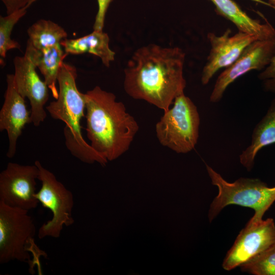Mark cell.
<instances>
[{
	"label": "cell",
	"instance_id": "6da1fadb",
	"mask_svg": "<svg viewBox=\"0 0 275 275\" xmlns=\"http://www.w3.org/2000/svg\"><path fill=\"white\" fill-rule=\"evenodd\" d=\"M185 58L178 47L151 43L139 48L124 69L125 92L133 99L168 111L175 99L184 93Z\"/></svg>",
	"mask_w": 275,
	"mask_h": 275
},
{
	"label": "cell",
	"instance_id": "7a4b0ae2",
	"mask_svg": "<svg viewBox=\"0 0 275 275\" xmlns=\"http://www.w3.org/2000/svg\"><path fill=\"white\" fill-rule=\"evenodd\" d=\"M86 131L92 148L107 161L129 148L139 129L134 118L113 93L96 86L85 93Z\"/></svg>",
	"mask_w": 275,
	"mask_h": 275
},
{
	"label": "cell",
	"instance_id": "3957f363",
	"mask_svg": "<svg viewBox=\"0 0 275 275\" xmlns=\"http://www.w3.org/2000/svg\"><path fill=\"white\" fill-rule=\"evenodd\" d=\"M76 68L63 62L58 76V96L46 106L50 116L65 123L63 130L67 148L72 155L83 162H97L105 166L108 161L96 152L84 139L80 121L85 116V94L77 89Z\"/></svg>",
	"mask_w": 275,
	"mask_h": 275
},
{
	"label": "cell",
	"instance_id": "277c9868",
	"mask_svg": "<svg viewBox=\"0 0 275 275\" xmlns=\"http://www.w3.org/2000/svg\"><path fill=\"white\" fill-rule=\"evenodd\" d=\"M206 167L212 184L218 189L208 211L210 222L230 205L254 209V214L249 222H257L263 219V216L275 201V186L268 187L266 183L256 178H240L233 182H229L211 167L207 164Z\"/></svg>",
	"mask_w": 275,
	"mask_h": 275
},
{
	"label": "cell",
	"instance_id": "5b68a950",
	"mask_svg": "<svg viewBox=\"0 0 275 275\" xmlns=\"http://www.w3.org/2000/svg\"><path fill=\"white\" fill-rule=\"evenodd\" d=\"M200 123L196 106L182 93L175 99L172 107L163 112L155 125L156 135L162 146L177 153H186L197 144Z\"/></svg>",
	"mask_w": 275,
	"mask_h": 275
},
{
	"label": "cell",
	"instance_id": "8992f818",
	"mask_svg": "<svg viewBox=\"0 0 275 275\" xmlns=\"http://www.w3.org/2000/svg\"><path fill=\"white\" fill-rule=\"evenodd\" d=\"M35 164L39 169L38 179L41 182V187L35 196L42 206L52 213L51 219L40 227L38 236L40 239L46 237L57 238L60 236L64 226L68 227L74 223L72 215L73 196L39 160L35 161Z\"/></svg>",
	"mask_w": 275,
	"mask_h": 275
},
{
	"label": "cell",
	"instance_id": "52a82bcc",
	"mask_svg": "<svg viewBox=\"0 0 275 275\" xmlns=\"http://www.w3.org/2000/svg\"><path fill=\"white\" fill-rule=\"evenodd\" d=\"M36 227L29 211L0 201V263L16 260L30 262L26 246L32 243Z\"/></svg>",
	"mask_w": 275,
	"mask_h": 275
},
{
	"label": "cell",
	"instance_id": "ba28073f",
	"mask_svg": "<svg viewBox=\"0 0 275 275\" xmlns=\"http://www.w3.org/2000/svg\"><path fill=\"white\" fill-rule=\"evenodd\" d=\"M37 166L9 162L0 173V201L26 210L36 208L40 203L36 198Z\"/></svg>",
	"mask_w": 275,
	"mask_h": 275
},
{
	"label": "cell",
	"instance_id": "9c48e42d",
	"mask_svg": "<svg viewBox=\"0 0 275 275\" xmlns=\"http://www.w3.org/2000/svg\"><path fill=\"white\" fill-rule=\"evenodd\" d=\"M275 244V223L272 218L248 222L227 252L222 263L227 271L243 263Z\"/></svg>",
	"mask_w": 275,
	"mask_h": 275
},
{
	"label": "cell",
	"instance_id": "30bf717a",
	"mask_svg": "<svg viewBox=\"0 0 275 275\" xmlns=\"http://www.w3.org/2000/svg\"><path fill=\"white\" fill-rule=\"evenodd\" d=\"M274 53L275 38L257 40L248 45L217 77L210 96V102L219 101L228 87L238 77L251 70L265 68Z\"/></svg>",
	"mask_w": 275,
	"mask_h": 275
},
{
	"label": "cell",
	"instance_id": "8fae6325",
	"mask_svg": "<svg viewBox=\"0 0 275 275\" xmlns=\"http://www.w3.org/2000/svg\"><path fill=\"white\" fill-rule=\"evenodd\" d=\"M232 31L227 29L221 36L210 32L207 38L210 44V50L203 67L201 82L208 84L215 73L219 69L226 68L233 63L244 48L259 38L253 35L238 31L230 36Z\"/></svg>",
	"mask_w": 275,
	"mask_h": 275
},
{
	"label": "cell",
	"instance_id": "7c38bea8",
	"mask_svg": "<svg viewBox=\"0 0 275 275\" xmlns=\"http://www.w3.org/2000/svg\"><path fill=\"white\" fill-rule=\"evenodd\" d=\"M14 82L19 94L31 105V123L38 126L46 117L44 105L49 98V88L38 75L36 66L26 56L13 60Z\"/></svg>",
	"mask_w": 275,
	"mask_h": 275
},
{
	"label": "cell",
	"instance_id": "4fadbf2b",
	"mask_svg": "<svg viewBox=\"0 0 275 275\" xmlns=\"http://www.w3.org/2000/svg\"><path fill=\"white\" fill-rule=\"evenodd\" d=\"M6 82L5 100L0 111V131L6 130L7 132L9 148L7 156L11 158L16 153L17 140L25 125L31 123V119L25 98L16 88L14 74H7Z\"/></svg>",
	"mask_w": 275,
	"mask_h": 275
},
{
	"label": "cell",
	"instance_id": "5bb4252c",
	"mask_svg": "<svg viewBox=\"0 0 275 275\" xmlns=\"http://www.w3.org/2000/svg\"><path fill=\"white\" fill-rule=\"evenodd\" d=\"M62 48L61 44H58L39 49L27 41L24 53L39 69L55 99L59 93L56 85L59 71L64 59L68 55Z\"/></svg>",
	"mask_w": 275,
	"mask_h": 275
},
{
	"label": "cell",
	"instance_id": "9a60e30c",
	"mask_svg": "<svg viewBox=\"0 0 275 275\" xmlns=\"http://www.w3.org/2000/svg\"><path fill=\"white\" fill-rule=\"evenodd\" d=\"M217 14L231 21L238 31L257 36L260 40L275 38V30L268 22L262 23L249 16L233 0H208Z\"/></svg>",
	"mask_w": 275,
	"mask_h": 275
},
{
	"label": "cell",
	"instance_id": "2e32d148",
	"mask_svg": "<svg viewBox=\"0 0 275 275\" xmlns=\"http://www.w3.org/2000/svg\"><path fill=\"white\" fill-rule=\"evenodd\" d=\"M109 38L103 31H93L85 36L76 39H65L61 45L67 54H80L89 53L99 57L102 64L109 67L115 60V52L109 45Z\"/></svg>",
	"mask_w": 275,
	"mask_h": 275
},
{
	"label": "cell",
	"instance_id": "e0dca14e",
	"mask_svg": "<svg viewBox=\"0 0 275 275\" xmlns=\"http://www.w3.org/2000/svg\"><path fill=\"white\" fill-rule=\"evenodd\" d=\"M275 143V98L264 117L253 131L250 145L239 156L241 164L250 171L255 157L262 148Z\"/></svg>",
	"mask_w": 275,
	"mask_h": 275
},
{
	"label": "cell",
	"instance_id": "ac0fdd59",
	"mask_svg": "<svg viewBox=\"0 0 275 275\" xmlns=\"http://www.w3.org/2000/svg\"><path fill=\"white\" fill-rule=\"evenodd\" d=\"M28 41L35 48L41 49L60 44L68 34L63 28L49 20L41 19L27 30Z\"/></svg>",
	"mask_w": 275,
	"mask_h": 275
},
{
	"label": "cell",
	"instance_id": "d6986e66",
	"mask_svg": "<svg viewBox=\"0 0 275 275\" xmlns=\"http://www.w3.org/2000/svg\"><path fill=\"white\" fill-rule=\"evenodd\" d=\"M33 1L24 7L19 9L6 16H0V57L1 65L4 64V60L6 57L7 52L12 49H20L19 43L11 38L14 25L24 16L28 9L35 3Z\"/></svg>",
	"mask_w": 275,
	"mask_h": 275
},
{
	"label": "cell",
	"instance_id": "ffe728a7",
	"mask_svg": "<svg viewBox=\"0 0 275 275\" xmlns=\"http://www.w3.org/2000/svg\"><path fill=\"white\" fill-rule=\"evenodd\" d=\"M241 270L254 275H275V244L240 266Z\"/></svg>",
	"mask_w": 275,
	"mask_h": 275
},
{
	"label": "cell",
	"instance_id": "44dd1931",
	"mask_svg": "<svg viewBox=\"0 0 275 275\" xmlns=\"http://www.w3.org/2000/svg\"><path fill=\"white\" fill-rule=\"evenodd\" d=\"M258 77L262 81L266 91L275 93V53L269 64L258 74Z\"/></svg>",
	"mask_w": 275,
	"mask_h": 275
},
{
	"label": "cell",
	"instance_id": "7402d4cb",
	"mask_svg": "<svg viewBox=\"0 0 275 275\" xmlns=\"http://www.w3.org/2000/svg\"><path fill=\"white\" fill-rule=\"evenodd\" d=\"M114 0H97L98 11L93 24V30L103 31L105 15L111 3Z\"/></svg>",
	"mask_w": 275,
	"mask_h": 275
},
{
	"label": "cell",
	"instance_id": "603a6c76",
	"mask_svg": "<svg viewBox=\"0 0 275 275\" xmlns=\"http://www.w3.org/2000/svg\"><path fill=\"white\" fill-rule=\"evenodd\" d=\"M33 1L37 0H1L5 7L7 14L24 7Z\"/></svg>",
	"mask_w": 275,
	"mask_h": 275
},
{
	"label": "cell",
	"instance_id": "cb8c5ba5",
	"mask_svg": "<svg viewBox=\"0 0 275 275\" xmlns=\"http://www.w3.org/2000/svg\"><path fill=\"white\" fill-rule=\"evenodd\" d=\"M268 4H269V6H274L275 7V0H268Z\"/></svg>",
	"mask_w": 275,
	"mask_h": 275
},
{
	"label": "cell",
	"instance_id": "d4e9b609",
	"mask_svg": "<svg viewBox=\"0 0 275 275\" xmlns=\"http://www.w3.org/2000/svg\"><path fill=\"white\" fill-rule=\"evenodd\" d=\"M272 8H274V9H275V7L273 6Z\"/></svg>",
	"mask_w": 275,
	"mask_h": 275
}]
</instances>
